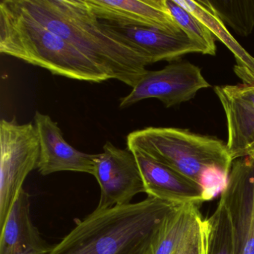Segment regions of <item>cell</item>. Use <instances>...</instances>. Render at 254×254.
I'll use <instances>...</instances> for the list:
<instances>
[{
	"instance_id": "cell-18",
	"label": "cell",
	"mask_w": 254,
	"mask_h": 254,
	"mask_svg": "<svg viewBox=\"0 0 254 254\" xmlns=\"http://www.w3.org/2000/svg\"><path fill=\"white\" fill-rule=\"evenodd\" d=\"M221 21L243 37L254 29V0L209 1Z\"/></svg>"
},
{
	"instance_id": "cell-13",
	"label": "cell",
	"mask_w": 254,
	"mask_h": 254,
	"mask_svg": "<svg viewBox=\"0 0 254 254\" xmlns=\"http://www.w3.org/2000/svg\"><path fill=\"white\" fill-rule=\"evenodd\" d=\"M134 154L148 197L172 203H203L201 186L188 177L136 151Z\"/></svg>"
},
{
	"instance_id": "cell-14",
	"label": "cell",
	"mask_w": 254,
	"mask_h": 254,
	"mask_svg": "<svg viewBox=\"0 0 254 254\" xmlns=\"http://www.w3.org/2000/svg\"><path fill=\"white\" fill-rule=\"evenodd\" d=\"M0 230V254H50L54 247L43 239L32 222L30 195L24 189Z\"/></svg>"
},
{
	"instance_id": "cell-11",
	"label": "cell",
	"mask_w": 254,
	"mask_h": 254,
	"mask_svg": "<svg viewBox=\"0 0 254 254\" xmlns=\"http://www.w3.org/2000/svg\"><path fill=\"white\" fill-rule=\"evenodd\" d=\"M214 91L225 113L230 157L233 161L246 157L254 143V84L216 86Z\"/></svg>"
},
{
	"instance_id": "cell-19",
	"label": "cell",
	"mask_w": 254,
	"mask_h": 254,
	"mask_svg": "<svg viewBox=\"0 0 254 254\" xmlns=\"http://www.w3.org/2000/svg\"><path fill=\"white\" fill-rule=\"evenodd\" d=\"M168 8L184 34L204 50V55L215 56V38L209 29L197 17L175 2L166 0Z\"/></svg>"
},
{
	"instance_id": "cell-22",
	"label": "cell",
	"mask_w": 254,
	"mask_h": 254,
	"mask_svg": "<svg viewBox=\"0 0 254 254\" xmlns=\"http://www.w3.org/2000/svg\"><path fill=\"white\" fill-rule=\"evenodd\" d=\"M246 157H251L254 160V143L252 144L247 150Z\"/></svg>"
},
{
	"instance_id": "cell-16",
	"label": "cell",
	"mask_w": 254,
	"mask_h": 254,
	"mask_svg": "<svg viewBox=\"0 0 254 254\" xmlns=\"http://www.w3.org/2000/svg\"><path fill=\"white\" fill-rule=\"evenodd\" d=\"M197 205H179L165 218L145 254H173L190 236L201 217Z\"/></svg>"
},
{
	"instance_id": "cell-4",
	"label": "cell",
	"mask_w": 254,
	"mask_h": 254,
	"mask_svg": "<svg viewBox=\"0 0 254 254\" xmlns=\"http://www.w3.org/2000/svg\"><path fill=\"white\" fill-rule=\"evenodd\" d=\"M127 145L130 151L142 153L197 184L205 169L215 166L230 174L233 162L227 144L185 129L149 127L134 130L127 135Z\"/></svg>"
},
{
	"instance_id": "cell-23",
	"label": "cell",
	"mask_w": 254,
	"mask_h": 254,
	"mask_svg": "<svg viewBox=\"0 0 254 254\" xmlns=\"http://www.w3.org/2000/svg\"></svg>"
},
{
	"instance_id": "cell-6",
	"label": "cell",
	"mask_w": 254,
	"mask_h": 254,
	"mask_svg": "<svg viewBox=\"0 0 254 254\" xmlns=\"http://www.w3.org/2000/svg\"><path fill=\"white\" fill-rule=\"evenodd\" d=\"M209 87L200 68L190 62H175L160 70H148L131 92L120 99V108L148 99H159L171 108L191 100L199 90Z\"/></svg>"
},
{
	"instance_id": "cell-12",
	"label": "cell",
	"mask_w": 254,
	"mask_h": 254,
	"mask_svg": "<svg viewBox=\"0 0 254 254\" xmlns=\"http://www.w3.org/2000/svg\"><path fill=\"white\" fill-rule=\"evenodd\" d=\"M102 23L108 33L141 53L151 64L173 62L191 53L204 55L203 49L186 35H172L149 28L117 26L103 21Z\"/></svg>"
},
{
	"instance_id": "cell-3",
	"label": "cell",
	"mask_w": 254,
	"mask_h": 254,
	"mask_svg": "<svg viewBox=\"0 0 254 254\" xmlns=\"http://www.w3.org/2000/svg\"><path fill=\"white\" fill-rule=\"evenodd\" d=\"M0 53L70 79L93 83L113 79L74 46L23 11L14 0L0 2Z\"/></svg>"
},
{
	"instance_id": "cell-10",
	"label": "cell",
	"mask_w": 254,
	"mask_h": 254,
	"mask_svg": "<svg viewBox=\"0 0 254 254\" xmlns=\"http://www.w3.org/2000/svg\"><path fill=\"white\" fill-rule=\"evenodd\" d=\"M35 126L40 140L38 170L43 176L60 172L94 174L97 154H86L75 149L64 138L60 127L51 117L35 112Z\"/></svg>"
},
{
	"instance_id": "cell-7",
	"label": "cell",
	"mask_w": 254,
	"mask_h": 254,
	"mask_svg": "<svg viewBox=\"0 0 254 254\" xmlns=\"http://www.w3.org/2000/svg\"><path fill=\"white\" fill-rule=\"evenodd\" d=\"M93 176L100 187L97 209L130 204L136 194L145 193V186L134 154L108 141L95 160Z\"/></svg>"
},
{
	"instance_id": "cell-20",
	"label": "cell",
	"mask_w": 254,
	"mask_h": 254,
	"mask_svg": "<svg viewBox=\"0 0 254 254\" xmlns=\"http://www.w3.org/2000/svg\"><path fill=\"white\" fill-rule=\"evenodd\" d=\"M209 227L202 216L197 220L190 236L173 254H207Z\"/></svg>"
},
{
	"instance_id": "cell-21",
	"label": "cell",
	"mask_w": 254,
	"mask_h": 254,
	"mask_svg": "<svg viewBox=\"0 0 254 254\" xmlns=\"http://www.w3.org/2000/svg\"><path fill=\"white\" fill-rule=\"evenodd\" d=\"M229 175L230 174L215 166L207 168L203 171L199 184L203 189L205 202L212 200L217 194L222 193L226 190Z\"/></svg>"
},
{
	"instance_id": "cell-8",
	"label": "cell",
	"mask_w": 254,
	"mask_h": 254,
	"mask_svg": "<svg viewBox=\"0 0 254 254\" xmlns=\"http://www.w3.org/2000/svg\"><path fill=\"white\" fill-rule=\"evenodd\" d=\"M233 227L236 254H254V160H234L221 193Z\"/></svg>"
},
{
	"instance_id": "cell-17",
	"label": "cell",
	"mask_w": 254,
	"mask_h": 254,
	"mask_svg": "<svg viewBox=\"0 0 254 254\" xmlns=\"http://www.w3.org/2000/svg\"><path fill=\"white\" fill-rule=\"evenodd\" d=\"M206 220L209 227L207 254H236L231 219L222 198Z\"/></svg>"
},
{
	"instance_id": "cell-5",
	"label": "cell",
	"mask_w": 254,
	"mask_h": 254,
	"mask_svg": "<svg viewBox=\"0 0 254 254\" xmlns=\"http://www.w3.org/2000/svg\"><path fill=\"white\" fill-rule=\"evenodd\" d=\"M40 140L32 123H0V229L3 227L26 178L38 169Z\"/></svg>"
},
{
	"instance_id": "cell-15",
	"label": "cell",
	"mask_w": 254,
	"mask_h": 254,
	"mask_svg": "<svg viewBox=\"0 0 254 254\" xmlns=\"http://www.w3.org/2000/svg\"><path fill=\"white\" fill-rule=\"evenodd\" d=\"M178 5L190 11L209 29L231 52L236 59L234 72L243 84H254V58L250 55L232 36L209 3L206 1L175 0Z\"/></svg>"
},
{
	"instance_id": "cell-2",
	"label": "cell",
	"mask_w": 254,
	"mask_h": 254,
	"mask_svg": "<svg viewBox=\"0 0 254 254\" xmlns=\"http://www.w3.org/2000/svg\"><path fill=\"white\" fill-rule=\"evenodd\" d=\"M179 203L147 197L138 203L96 208L50 254H145L166 217Z\"/></svg>"
},
{
	"instance_id": "cell-1",
	"label": "cell",
	"mask_w": 254,
	"mask_h": 254,
	"mask_svg": "<svg viewBox=\"0 0 254 254\" xmlns=\"http://www.w3.org/2000/svg\"><path fill=\"white\" fill-rule=\"evenodd\" d=\"M37 21L72 44L113 79L133 88L149 60L108 33L85 0H14Z\"/></svg>"
},
{
	"instance_id": "cell-9",
	"label": "cell",
	"mask_w": 254,
	"mask_h": 254,
	"mask_svg": "<svg viewBox=\"0 0 254 254\" xmlns=\"http://www.w3.org/2000/svg\"><path fill=\"white\" fill-rule=\"evenodd\" d=\"M99 20L117 26L157 29L185 35L171 14L166 0H85Z\"/></svg>"
}]
</instances>
